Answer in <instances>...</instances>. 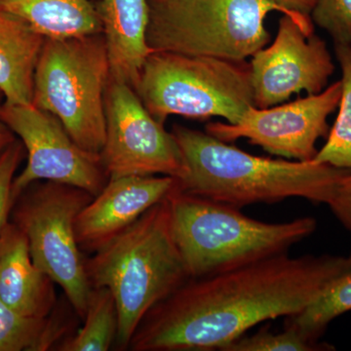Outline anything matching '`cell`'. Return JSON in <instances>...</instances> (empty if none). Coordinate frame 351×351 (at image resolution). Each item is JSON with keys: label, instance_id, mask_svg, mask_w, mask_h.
I'll return each instance as SVG.
<instances>
[{"label": "cell", "instance_id": "ffe728a7", "mask_svg": "<svg viewBox=\"0 0 351 351\" xmlns=\"http://www.w3.org/2000/svg\"><path fill=\"white\" fill-rule=\"evenodd\" d=\"M341 69V97L339 113L324 147L313 160L351 171V45H335Z\"/></svg>", "mask_w": 351, "mask_h": 351}, {"label": "cell", "instance_id": "9a60e30c", "mask_svg": "<svg viewBox=\"0 0 351 351\" xmlns=\"http://www.w3.org/2000/svg\"><path fill=\"white\" fill-rule=\"evenodd\" d=\"M110 78L135 88L145 60L154 52L147 44L149 0H101L99 3Z\"/></svg>", "mask_w": 351, "mask_h": 351}, {"label": "cell", "instance_id": "603a6c76", "mask_svg": "<svg viewBox=\"0 0 351 351\" xmlns=\"http://www.w3.org/2000/svg\"><path fill=\"white\" fill-rule=\"evenodd\" d=\"M311 19L329 34L335 45H351V0H316Z\"/></svg>", "mask_w": 351, "mask_h": 351}, {"label": "cell", "instance_id": "7a4b0ae2", "mask_svg": "<svg viewBox=\"0 0 351 351\" xmlns=\"http://www.w3.org/2000/svg\"><path fill=\"white\" fill-rule=\"evenodd\" d=\"M171 133L186 164V173L177 179L178 189L233 207L291 197L328 204L339 181L351 172L313 159L252 156L207 132L178 124Z\"/></svg>", "mask_w": 351, "mask_h": 351}, {"label": "cell", "instance_id": "ba28073f", "mask_svg": "<svg viewBox=\"0 0 351 351\" xmlns=\"http://www.w3.org/2000/svg\"><path fill=\"white\" fill-rule=\"evenodd\" d=\"M93 197L77 186L38 181L20 193L10 213L11 221L27 237L34 265L63 289L82 319L92 288L76 239L75 221Z\"/></svg>", "mask_w": 351, "mask_h": 351}, {"label": "cell", "instance_id": "4316f807", "mask_svg": "<svg viewBox=\"0 0 351 351\" xmlns=\"http://www.w3.org/2000/svg\"><path fill=\"white\" fill-rule=\"evenodd\" d=\"M2 97H3V95L0 92V101H1ZM0 106H1V104H0ZM17 138L15 137V134L0 119V154L5 151L7 147L15 142Z\"/></svg>", "mask_w": 351, "mask_h": 351}, {"label": "cell", "instance_id": "277c9868", "mask_svg": "<svg viewBox=\"0 0 351 351\" xmlns=\"http://www.w3.org/2000/svg\"><path fill=\"white\" fill-rule=\"evenodd\" d=\"M173 233L189 278H200L287 253L313 234L316 221L304 217L267 223L239 208L184 193L168 195Z\"/></svg>", "mask_w": 351, "mask_h": 351}, {"label": "cell", "instance_id": "3957f363", "mask_svg": "<svg viewBox=\"0 0 351 351\" xmlns=\"http://www.w3.org/2000/svg\"><path fill=\"white\" fill-rule=\"evenodd\" d=\"M85 271L91 288L112 291L119 309L114 346L128 350L145 314L189 279L175 241L168 196L85 258Z\"/></svg>", "mask_w": 351, "mask_h": 351}, {"label": "cell", "instance_id": "e0dca14e", "mask_svg": "<svg viewBox=\"0 0 351 351\" xmlns=\"http://www.w3.org/2000/svg\"><path fill=\"white\" fill-rule=\"evenodd\" d=\"M0 10L25 20L46 38L103 32L100 9L94 0H0Z\"/></svg>", "mask_w": 351, "mask_h": 351}, {"label": "cell", "instance_id": "4fadbf2b", "mask_svg": "<svg viewBox=\"0 0 351 351\" xmlns=\"http://www.w3.org/2000/svg\"><path fill=\"white\" fill-rule=\"evenodd\" d=\"M170 176H129L108 180L105 188L83 208L75 221L82 253L94 254L123 232L149 208L177 188Z\"/></svg>", "mask_w": 351, "mask_h": 351}, {"label": "cell", "instance_id": "cb8c5ba5", "mask_svg": "<svg viewBox=\"0 0 351 351\" xmlns=\"http://www.w3.org/2000/svg\"><path fill=\"white\" fill-rule=\"evenodd\" d=\"M25 154L24 145L19 140H16L0 154V232L10 217L13 182Z\"/></svg>", "mask_w": 351, "mask_h": 351}, {"label": "cell", "instance_id": "d6986e66", "mask_svg": "<svg viewBox=\"0 0 351 351\" xmlns=\"http://www.w3.org/2000/svg\"><path fill=\"white\" fill-rule=\"evenodd\" d=\"M84 325L73 336L64 339L56 350L107 351L114 345L119 332V309L112 291L92 288L88 299Z\"/></svg>", "mask_w": 351, "mask_h": 351}, {"label": "cell", "instance_id": "52a82bcc", "mask_svg": "<svg viewBox=\"0 0 351 351\" xmlns=\"http://www.w3.org/2000/svg\"><path fill=\"white\" fill-rule=\"evenodd\" d=\"M270 12L290 16L270 0L149 1L147 44L157 52L246 61L269 43Z\"/></svg>", "mask_w": 351, "mask_h": 351}, {"label": "cell", "instance_id": "2e32d148", "mask_svg": "<svg viewBox=\"0 0 351 351\" xmlns=\"http://www.w3.org/2000/svg\"><path fill=\"white\" fill-rule=\"evenodd\" d=\"M45 36L25 20L0 10V92L4 103L29 105Z\"/></svg>", "mask_w": 351, "mask_h": 351}, {"label": "cell", "instance_id": "ac0fdd59", "mask_svg": "<svg viewBox=\"0 0 351 351\" xmlns=\"http://www.w3.org/2000/svg\"><path fill=\"white\" fill-rule=\"evenodd\" d=\"M66 318L53 309L46 318L23 315L0 298V351L54 350L68 330ZM55 348V350H56Z\"/></svg>", "mask_w": 351, "mask_h": 351}, {"label": "cell", "instance_id": "5b68a950", "mask_svg": "<svg viewBox=\"0 0 351 351\" xmlns=\"http://www.w3.org/2000/svg\"><path fill=\"white\" fill-rule=\"evenodd\" d=\"M134 90L147 112L162 124L170 115L216 117L235 124L254 106L246 61L154 51Z\"/></svg>", "mask_w": 351, "mask_h": 351}, {"label": "cell", "instance_id": "8992f818", "mask_svg": "<svg viewBox=\"0 0 351 351\" xmlns=\"http://www.w3.org/2000/svg\"><path fill=\"white\" fill-rule=\"evenodd\" d=\"M110 80L103 34L46 38L34 75L32 104L57 117L80 147L100 156Z\"/></svg>", "mask_w": 351, "mask_h": 351}, {"label": "cell", "instance_id": "5bb4252c", "mask_svg": "<svg viewBox=\"0 0 351 351\" xmlns=\"http://www.w3.org/2000/svg\"><path fill=\"white\" fill-rule=\"evenodd\" d=\"M0 298L32 318L47 317L57 304L54 281L34 265L27 237L12 221L0 232Z\"/></svg>", "mask_w": 351, "mask_h": 351}, {"label": "cell", "instance_id": "44dd1931", "mask_svg": "<svg viewBox=\"0 0 351 351\" xmlns=\"http://www.w3.org/2000/svg\"><path fill=\"white\" fill-rule=\"evenodd\" d=\"M350 311L351 270L334 281L313 304L286 317L285 327L293 328L309 341H317L332 320Z\"/></svg>", "mask_w": 351, "mask_h": 351}, {"label": "cell", "instance_id": "8fae6325", "mask_svg": "<svg viewBox=\"0 0 351 351\" xmlns=\"http://www.w3.org/2000/svg\"><path fill=\"white\" fill-rule=\"evenodd\" d=\"M341 80L319 94L307 95L291 103L248 108L235 124L211 122L206 132L226 143L247 138L274 156L297 161L313 160L317 154L316 142L329 132L328 117L339 108Z\"/></svg>", "mask_w": 351, "mask_h": 351}, {"label": "cell", "instance_id": "6da1fadb", "mask_svg": "<svg viewBox=\"0 0 351 351\" xmlns=\"http://www.w3.org/2000/svg\"><path fill=\"white\" fill-rule=\"evenodd\" d=\"M350 270L351 253H285L189 278L145 314L128 350H221L263 321L299 313Z\"/></svg>", "mask_w": 351, "mask_h": 351}, {"label": "cell", "instance_id": "484cf974", "mask_svg": "<svg viewBox=\"0 0 351 351\" xmlns=\"http://www.w3.org/2000/svg\"><path fill=\"white\" fill-rule=\"evenodd\" d=\"M270 1L280 6L291 17L299 21L307 31L314 32L311 13L315 5L316 0H270Z\"/></svg>", "mask_w": 351, "mask_h": 351}, {"label": "cell", "instance_id": "7c38bea8", "mask_svg": "<svg viewBox=\"0 0 351 351\" xmlns=\"http://www.w3.org/2000/svg\"><path fill=\"white\" fill-rule=\"evenodd\" d=\"M254 106L267 108L289 100L293 94H319L335 71L327 43L283 14L276 38L252 56Z\"/></svg>", "mask_w": 351, "mask_h": 351}, {"label": "cell", "instance_id": "d4e9b609", "mask_svg": "<svg viewBox=\"0 0 351 351\" xmlns=\"http://www.w3.org/2000/svg\"><path fill=\"white\" fill-rule=\"evenodd\" d=\"M328 205L341 225L351 232V172L339 181Z\"/></svg>", "mask_w": 351, "mask_h": 351}, {"label": "cell", "instance_id": "30bf717a", "mask_svg": "<svg viewBox=\"0 0 351 351\" xmlns=\"http://www.w3.org/2000/svg\"><path fill=\"white\" fill-rule=\"evenodd\" d=\"M0 119L20 138L27 154V165L14 179L12 202L38 181L71 184L98 195L108 178L100 156L83 149L57 117L34 106H0ZM13 206V205H12Z\"/></svg>", "mask_w": 351, "mask_h": 351}, {"label": "cell", "instance_id": "7402d4cb", "mask_svg": "<svg viewBox=\"0 0 351 351\" xmlns=\"http://www.w3.org/2000/svg\"><path fill=\"white\" fill-rule=\"evenodd\" d=\"M304 338L293 328L285 327L283 332H274L263 327L251 336H243L228 343L221 351H313L330 350Z\"/></svg>", "mask_w": 351, "mask_h": 351}, {"label": "cell", "instance_id": "83f0119b", "mask_svg": "<svg viewBox=\"0 0 351 351\" xmlns=\"http://www.w3.org/2000/svg\"><path fill=\"white\" fill-rule=\"evenodd\" d=\"M149 1H160V0H149Z\"/></svg>", "mask_w": 351, "mask_h": 351}, {"label": "cell", "instance_id": "9c48e42d", "mask_svg": "<svg viewBox=\"0 0 351 351\" xmlns=\"http://www.w3.org/2000/svg\"><path fill=\"white\" fill-rule=\"evenodd\" d=\"M100 158L108 180L157 175L181 179L186 173L173 134L147 112L133 88L112 78L106 92V141Z\"/></svg>", "mask_w": 351, "mask_h": 351}]
</instances>
